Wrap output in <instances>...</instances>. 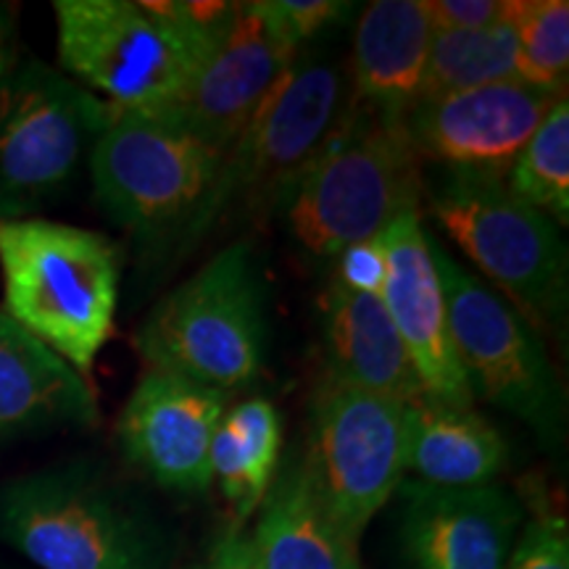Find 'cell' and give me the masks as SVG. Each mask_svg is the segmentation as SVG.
<instances>
[{
  "label": "cell",
  "instance_id": "cell-1",
  "mask_svg": "<svg viewBox=\"0 0 569 569\" xmlns=\"http://www.w3.org/2000/svg\"><path fill=\"white\" fill-rule=\"evenodd\" d=\"M348 103V67L327 56L298 53L251 122L224 148L201 203L163 246L169 259H184L224 227L284 209Z\"/></svg>",
  "mask_w": 569,
  "mask_h": 569
},
{
  "label": "cell",
  "instance_id": "cell-2",
  "mask_svg": "<svg viewBox=\"0 0 569 569\" xmlns=\"http://www.w3.org/2000/svg\"><path fill=\"white\" fill-rule=\"evenodd\" d=\"M59 61L119 111L174 103L209 59L232 3L56 0Z\"/></svg>",
  "mask_w": 569,
  "mask_h": 569
},
{
  "label": "cell",
  "instance_id": "cell-3",
  "mask_svg": "<svg viewBox=\"0 0 569 569\" xmlns=\"http://www.w3.org/2000/svg\"><path fill=\"white\" fill-rule=\"evenodd\" d=\"M3 311L82 377L113 336L122 253L103 232L48 222H0Z\"/></svg>",
  "mask_w": 569,
  "mask_h": 569
},
{
  "label": "cell",
  "instance_id": "cell-4",
  "mask_svg": "<svg viewBox=\"0 0 569 569\" xmlns=\"http://www.w3.org/2000/svg\"><path fill=\"white\" fill-rule=\"evenodd\" d=\"M422 180L403 117L351 101L284 206L290 232L306 253L336 259L422 203Z\"/></svg>",
  "mask_w": 569,
  "mask_h": 569
},
{
  "label": "cell",
  "instance_id": "cell-5",
  "mask_svg": "<svg viewBox=\"0 0 569 569\" xmlns=\"http://www.w3.org/2000/svg\"><path fill=\"white\" fill-rule=\"evenodd\" d=\"M264 290L253 246L222 248L142 319V361L227 396L253 386L267 365Z\"/></svg>",
  "mask_w": 569,
  "mask_h": 569
},
{
  "label": "cell",
  "instance_id": "cell-6",
  "mask_svg": "<svg viewBox=\"0 0 569 569\" xmlns=\"http://www.w3.org/2000/svg\"><path fill=\"white\" fill-rule=\"evenodd\" d=\"M0 538L40 569H172V540L140 503L84 467L0 488Z\"/></svg>",
  "mask_w": 569,
  "mask_h": 569
},
{
  "label": "cell",
  "instance_id": "cell-7",
  "mask_svg": "<svg viewBox=\"0 0 569 569\" xmlns=\"http://www.w3.org/2000/svg\"><path fill=\"white\" fill-rule=\"evenodd\" d=\"M427 211L461 253L530 322L561 330L569 253L557 222L511 193L498 174L438 169L422 180Z\"/></svg>",
  "mask_w": 569,
  "mask_h": 569
},
{
  "label": "cell",
  "instance_id": "cell-8",
  "mask_svg": "<svg viewBox=\"0 0 569 569\" xmlns=\"http://www.w3.org/2000/svg\"><path fill=\"white\" fill-rule=\"evenodd\" d=\"M448 325L475 398L522 419L549 446L567 430V401L536 327L493 284L472 274L430 234Z\"/></svg>",
  "mask_w": 569,
  "mask_h": 569
},
{
  "label": "cell",
  "instance_id": "cell-9",
  "mask_svg": "<svg viewBox=\"0 0 569 569\" xmlns=\"http://www.w3.org/2000/svg\"><path fill=\"white\" fill-rule=\"evenodd\" d=\"M224 148L159 111H119L90 151L101 209L134 238L163 248L217 174Z\"/></svg>",
  "mask_w": 569,
  "mask_h": 569
},
{
  "label": "cell",
  "instance_id": "cell-10",
  "mask_svg": "<svg viewBox=\"0 0 569 569\" xmlns=\"http://www.w3.org/2000/svg\"><path fill=\"white\" fill-rule=\"evenodd\" d=\"M113 109L63 71L27 61L0 80V222L27 219L80 174Z\"/></svg>",
  "mask_w": 569,
  "mask_h": 569
},
{
  "label": "cell",
  "instance_id": "cell-11",
  "mask_svg": "<svg viewBox=\"0 0 569 569\" xmlns=\"http://www.w3.org/2000/svg\"><path fill=\"white\" fill-rule=\"evenodd\" d=\"M407 407L332 377L315 396L303 465L325 509L356 543L407 480Z\"/></svg>",
  "mask_w": 569,
  "mask_h": 569
},
{
  "label": "cell",
  "instance_id": "cell-12",
  "mask_svg": "<svg viewBox=\"0 0 569 569\" xmlns=\"http://www.w3.org/2000/svg\"><path fill=\"white\" fill-rule=\"evenodd\" d=\"M565 92L503 80L422 98L403 117L419 159L440 169L503 177Z\"/></svg>",
  "mask_w": 569,
  "mask_h": 569
},
{
  "label": "cell",
  "instance_id": "cell-13",
  "mask_svg": "<svg viewBox=\"0 0 569 569\" xmlns=\"http://www.w3.org/2000/svg\"><path fill=\"white\" fill-rule=\"evenodd\" d=\"M298 53L274 30L261 0L232 3L230 19L196 80L182 98L156 111L227 148L251 122Z\"/></svg>",
  "mask_w": 569,
  "mask_h": 569
},
{
  "label": "cell",
  "instance_id": "cell-14",
  "mask_svg": "<svg viewBox=\"0 0 569 569\" xmlns=\"http://www.w3.org/2000/svg\"><path fill=\"white\" fill-rule=\"evenodd\" d=\"M230 396L184 377L148 372L119 415L117 438L124 459L156 486L206 493L211 478V440Z\"/></svg>",
  "mask_w": 569,
  "mask_h": 569
},
{
  "label": "cell",
  "instance_id": "cell-15",
  "mask_svg": "<svg viewBox=\"0 0 569 569\" xmlns=\"http://www.w3.org/2000/svg\"><path fill=\"white\" fill-rule=\"evenodd\" d=\"M398 540L411 569H507L525 511L509 488H436L403 480L396 490Z\"/></svg>",
  "mask_w": 569,
  "mask_h": 569
},
{
  "label": "cell",
  "instance_id": "cell-16",
  "mask_svg": "<svg viewBox=\"0 0 569 569\" xmlns=\"http://www.w3.org/2000/svg\"><path fill=\"white\" fill-rule=\"evenodd\" d=\"M380 238L388 253L382 306L407 346L425 398L443 407L472 409L475 396L451 338L446 293L432 261L422 206L403 211Z\"/></svg>",
  "mask_w": 569,
  "mask_h": 569
},
{
  "label": "cell",
  "instance_id": "cell-17",
  "mask_svg": "<svg viewBox=\"0 0 569 569\" xmlns=\"http://www.w3.org/2000/svg\"><path fill=\"white\" fill-rule=\"evenodd\" d=\"M96 422L98 398L88 377L13 322L0 306V438Z\"/></svg>",
  "mask_w": 569,
  "mask_h": 569
},
{
  "label": "cell",
  "instance_id": "cell-18",
  "mask_svg": "<svg viewBox=\"0 0 569 569\" xmlns=\"http://www.w3.org/2000/svg\"><path fill=\"white\" fill-rule=\"evenodd\" d=\"M425 0H375L361 11L348 59L351 101L407 117L419 101L432 42Z\"/></svg>",
  "mask_w": 569,
  "mask_h": 569
},
{
  "label": "cell",
  "instance_id": "cell-19",
  "mask_svg": "<svg viewBox=\"0 0 569 569\" xmlns=\"http://www.w3.org/2000/svg\"><path fill=\"white\" fill-rule=\"evenodd\" d=\"M327 377L369 393L415 403L425 398L407 346L382 298L330 282L322 298Z\"/></svg>",
  "mask_w": 569,
  "mask_h": 569
},
{
  "label": "cell",
  "instance_id": "cell-20",
  "mask_svg": "<svg viewBox=\"0 0 569 569\" xmlns=\"http://www.w3.org/2000/svg\"><path fill=\"white\" fill-rule=\"evenodd\" d=\"M256 515L251 538L259 569H365L359 543L325 509L303 457L277 472Z\"/></svg>",
  "mask_w": 569,
  "mask_h": 569
},
{
  "label": "cell",
  "instance_id": "cell-21",
  "mask_svg": "<svg viewBox=\"0 0 569 569\" xmlns=\"http://www.w3.org/2000/svg\"><path fill=\"white\" fill-rule=\"evenodd\" d=\"M407 475L425 486H490L509 465L507 440L475 409L419 398L407 407Z\"/></svg>",
  "mask_w": 569,
  "mask_h": 569
},
{
  "label": "cell",
  "instance_id": "cell-22",
  "mask_svg": "<svg viewBox=\"0 0 569 569\" xmlns=\"http://www.w3.org/2000/svg\"><path fill=\"white\" fill-rule=\"evenodd\" d=\"M280 446L282 425L272 401L246 398L224 411L211 440V478L234 525L246 528L264 503L280 472Z\"/></svg>",
  "mask_w": 569,
  "mask_h": 569
},
{
  "label": "cell",
  "instance_id": "cell-23",
  "mask_svg": "<svg viewBox=\"0 0 569 569\" xmlns=\"http://www.w3.org/2000/svg\"><path fill=\"white\" fill-rule=\"evenodd\" d=\"M511 11H515V3H511ZM511 11L507 19L486 30L432 34L419 101L515 80L517 32Z\"/></svg>",
  "mask_w": 569,
  "mask_h": 569
},
{
  "label": "cell",
  "instance_id": "cell-24",
  "mask_svg": "<svg viewBox=\"0 0 569 569\" xmlns=\"http://www.w3.org/2000/svg\"><path fill=\"white\" fill-rule=\"evenodd\" d=\"M503 182L519 201L546 213L551 222H569V101L561 96L540 122L528 146L511 161Z\"/></svg>",
  "mask_w": 569,
  "mask_h": 569
},
{
  "label": "cell",
  "instance_id": "cell-25",
  "mask_svg": "<svg viewBox=\"0 0 569 569\" xmlns=\"http://www.w3.org/2000/svg\"><path fill=\"white\" fill-rule=\"evenodd\" d=\"M517 80L532 88L565 92L569 74L567 0H515Z\"/></svg>",
  "mask_w": 569,
  "mask_h": 569
},
{
  "label": "cell",
  "instance_id": "cell-26",
  "mask_svg": "<svg viewBox=\"0 0 569 569\" xmlns=\"http://www.w3.org/2000/svg\"><path fill=\"white\" fill-rule=\"evenodd\" d=\"M507 569H569V525L565 515H536L519 532Z\"/></svg>",
  "mask_w": 569,
  "mask_h": 569
},
{
  "label": "cell",
  "instance_id": "cell-27",
  "mask_svg": "<svg viewBox=\"0 0 569 569\" xmlns=\"http://www.w3.org/2000/svg\"><path fill=\"white\" fill-rule=\"evenodd\" d=\"M261 9L296 51L322 34L343 17L348 3L340 0H261Z\"/></svg>",
  "mask_w": 569,
  "mask_h": 569
},
{
  "label": "cell",
  "instance_id": "cell-28",
  "mask_svg": "<svg viewBox=\"0 0 569 569\" xmlns=\"http://www.w3.org/2000/svg\"><path fill=\"white\" fill-rule=\"evenodd\" d=\"M332 261H336L332 264V269H336L332 282H338L346 290H353V293L382 298L388 280V253L382 238L348 246Z\"/></svg>",
  "mask_w": 569,
  "mask_h": 569
},
{
  "label": "cell",
  "instance_id": "cell-29",
  "mask_svg": "<svg viewBox=\"0 0 569 569\" xmlns=\"http://www.w3.org/2000/svg\"><path fill=\"white\" fill-rule=\"evenodd\" d=\"M515 0H425L436 32H475L509 17Z\"/></svg>",
  "mask_w": 569,
  "mask_h": 569
},
{
  "label": "cell",
  "instance_id": "cell-30",
  "mask_svg": "<svg viewBox=\"0 0 569 569\" xmlns=\"http://www.w3.org/2000/svg\"><path fill=\"white\" fill-rule=\"evenodd\" d=\"M190 569H259L251 530L234 522L227 525L222 532L213 536L203 559H198Z\"/></svg>",
  "mask_w": 569,
  "mask_h": 569
},
{
  "label": "cell",
  "instance_id": "cell-31",
  "mask_svg": "<svg viewBox=\"0 0 569 569\" xmlns=\"http://www.w3.org/2000/svg\"><path fill=\"white\" fill-rule=\"evenodd\" d=\"M6 77V46H3V27H0V80Z\"/></svg>",
  "mask_w": 569,
  "mask_h": 569
}]
</instances>
